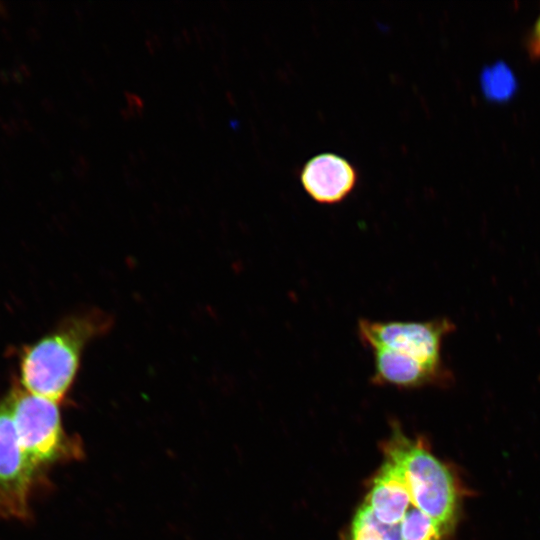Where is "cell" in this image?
<instances>
[{
  "instance_id": "6da1fadb",
  "label": "cell",
  "mask_w": 540,
  "mask_h": 540,
  "mask_svg": "<svg viewBox=\"0 0 540 540\" xmlns=\"http://www.w3.org/2000/svg\"><path fill=\"white\" fill-rule=\"evenodd\" d=\"M113 325L107 312L91 308L67 316L20 354L21 387L56 403L63 401L76 379L85 347Z\"/></svg>"
},
{
  "instance_id": "7a4b0ae2",
  "label": "cell",
  "mask_w": 540,
  "mask_h": 540,
  "mask_svg": "<svg viewBox=\"0 0 540 540\" xmlns=\"http://www.w3.org/2000/svg\"><path fill=\"white\" fill-rule=\"evenodd\" d=\"M385 454L400 466L412 504L445 533L451 531L457 518L458 493L448 467L397 426L385 446Z\"/></svg>"
},
{
  "instance_id": "3957f363",
  "label": "cell",
  "mask_w": 540,
  "mask_h": 540,
  "mask_svg": "<svg viewBox=\"0 0 540 540\" xmlns=\"http://www.w3.org/2000/svg\"><path fill=\"white\" fill-rule=\"evenodd\" d=\"M6 397L20 444L40 474L46 467L76 456L75 441L63 428L59 403L18 385Z\"/></svg>"
},
{
  "instance_id": "277c9868",
  "label": "cell",
  "mask_w": 540,
  "mask_h": 540,
  "mask_svg": "<svg viewBox=\"0 0 540 540\" xmlns=\"http://www.w3.org/2000/svg\"><path fill=\"white\" fill-rule=\"evenodd\" d=\"M454 329L447 318L426 321L361 318L357 322L358 338L369 351L386 349L434 367H445L441 347Z\"/></svg>"
},
{
  "instance_id": "5b68a950",
  "label": "cell",
  "mask_w": 540,
  "mask_h": 540,
  "mask_svg": "<svg viewBox=\"0 0 540 540\" xmlns=\"http://www.w3.org/2000/svg\"><path fill=\"white\" fill-rule=\"evenodd\" d=\"M40 473L26 456L5 397L0 401V517L27 520Z\"/></svg>"
},
{
  "instance_id": "8992f818",
  "label": "cell",
  "mask_w": 540,
  "mask_h": 540,
  "mask_svg": "<svg viewBox=\"0 0 540 540\" xmlns=\"http://www.w3.org/2000/svg\"><path fill=\"white\" fill-rule=\"evenodd\" d=\"M358 174L346 158L320 153L310 158L300 172L301 184L311 199L320 204H336L355 189Z\"/></svg>"
},
{
  "instance_id": "52a82bcc",
  "label": "cell",
  "mask_w": 540,
  "mask_h": 540,
  "mask_svg": "<svg viewBox=\"0 0 540 540\" xmlns=\"http://www.w3.org/2000/svg\"><path fill=\"white\" fill-rule=\"evenodd\" d=\"M370 352L373 359L370 382L374 385L417 389L445 385L451 380V373L446 367H433L386 349H373Z\"/></svg>"
},
{
  "instance_id": "ba28073f",
  "label": "cell",
  "mask_w": 540,
  "mask_h": 540,
  "mask_svg": "<svg viewBox=\"0 0 540 540\" xmlns=\"http://www.w3.org/2000/svg\"><path fill=\"white\" fill-rule=\"evenodd\" d=\"M364 503L378 520L390 525H399L413 505L402 470L390 457H385V462L373 478Z\"/></svg>"
},
{
  "instance_id": "9c48e42d",
  "label": "cell",
  "mask_w": 540,
  "mask_h": 540,
  "mask_svg": "<svg viewBox=\"0 0 540 540\" xmlns=\"http://www.w3.org/2000/svg\"><path fill=\"white\" fill-rule=\"evenodd\" d=\"M346 540H402L400 524L381 522L363 503L356 511Z\"/></svg>"
},
{
  "instance_id": "30bf717a",
  "label": "cell",
  "mask_w": 540,
  "mask_h": 540,
  "mask_svg": "<svg viewBox=\"0 0 540 540\" xmlns=\"http://www.w3.org/2000/svg\"><path fill=\"white\" fill-rule=\"evenodd\" d=\"M402 540H442L444 530L428 515L411 505L400 523Z\"/></svg>"
},
{
  "instance_id": "8fae6325",
  "label": "cell",
  "mask_w": 540,
  "mask_h": 540,
  "mask_svg": "<svg viewBox=\"0 0 540 540\" xmlns=\"http://www.w3.org/2000/svg\"><path fill=\"white\" fill-rule=\"evenodd\" d=\"M528 48L533 56L540 55V15L532 29L531 36L528 41Z\"/></svg>"
},
{
  "instance_id": "7c38bea8",
  "label": "cell",
  "mask_w": 540,
  "mask_h": 540,
  "mask_svg": "<svg viewBox=\"0 0 540 540\" xmlns=\"http://www.w3.org/2000/svg\"><path fill=\"white\" fill-rule=\"evenodd\" d=\"M124 95L128 103V107H136L143 109L144 102L140 96L128 91H125Z\"/></svg>"
},
{
  "instance_id": "4fadbf2b",
  "label": "cell",
  "mask_w": 540,
  "mask_h": 540,
  "mask_svg": "<svg viewBox=\"0 0 540 540\" xmlns=\"http://www.w3.org/2000/svg\"><path fill=\"white\" fill-rule=\"evenodd\" d=\"M128 159L134 166L139 164V158L134 152H131V151L128 152Z\"/></svg>"
},
{
  "instance_id": "5bb4252c",
  "label": "cell",
  "mask_w": 540,
  "mask_h": 540,
  "mask_svg": "<svg viewBox=\"0 0 540 540\" xmlns=\"http://www.w3.org/2000/svg\"><path fill=\"white\" fill-rule=\"evenodd\" d=\"M173 44L175 45V47L177 48H182L183 47V38L180 37L179 35H175L173 37Z\"/></svg>"
},
{
  "instance_id": "9a60e30c",
  "label": "cell",
  "mask_w": 540,
  "mask_h": 540,
  "mask_svg": "<svg viewBox=\"0 0 540 540\" xmlns=\"http://www.w3.org/2000/svg\"><path fill=\"white\" fill-rule=\"evenodd\" d=\"M120 113L124 117V119H130V118L134 117L133 113L131 112V110L129 108L121 109Z\"/></svg>"
},
{
  "instance_id": "2e32d148",
  "label": "cell",
  "mask_w": 540,
  "mask_h": 540,
  "mask_svg": "<svg viewBox=\"0 0 540 540\" xmlns=\"http://www.w3.org/2000/svg\"><path fill=\"white\" fill-rule=\"evenodd\" d=\"M181 34L183 36V40H185L187 43H190L191 35H190L189 31L184 28V29H182Z\"/></svg>"
},
{
  "instance_id": "e0dca14e",
  "label": "cell",
  "mask_w": 540,
  "mask_h": 540,
  "mask_svg": "<svg viewBox=\"0 0 540 540\" xmlns=\"http://www.w3.org/2000/svg\"><path fill=\"white\" fill-rule=\"evenodd\" d=\"M137 152H138V156L140 157V160L146 161V159H147L146 152L141 148H138Z\"/></svg>"
},
{
  "instance_id": "ac0fdd59",
  "label": "cell",
  "mask_w": 540,
  "mask_h": 540,
  "mask_svg": "<svg viewBox=\"0 0 540 540\" xmlns=\"http://www.w3.org/2000/svg\"><path fill=\"white\" fill-rule=\"evenodd\" d=\"M213 70H214V72L220 77V75H221V69H220V66L217 65V64H214V65H213Z\"/></svg>"
},
{
  "instance_id": "d6986e66",
  "label": "cell",
  "mask_w": 540,
  "mask_h": 540,
  "mask_svg": "<svg viewBox=\"0 0 540 540\" xmlns=\"http://www.w3.org/2000/svg\"><path fill=\"white\" fill-rule=\"evenodd\" d=\"M199 87L201 88L202 92H205V93H206V91H207V89H206V84H205L203 81H201V82L199 83Z\"/></svg>"
},
{
  "instance_id": "ffe728a7",
  "label": "cell",
  "mask_w": 540,
  "mask_h": 540,
  "mask_svg": "<svg viewBox=\"0 0 540 540\" xmlns=\"http://www.w3.org/2000/svg\"><path fill=\"white\" fill-rule=\"evenodd\" d=\"M152 89H153V91H154L155 93H156V92H157V93L160 92V87H159L157 84H156V85L153 84V85H152Z\"/></svg>"
},
{
  "instance_id": "44dd1931",
  "label": "cell",
  "mask_w": 540,
  "mask_h": 540,
  "mask_svg": "<svg viewBox=\"0 0 540 540\" xmlns=\"http://www.w3.org/2000/svg\"><path fill=\"white\" fill-rule=\"evenodd\" d=\"M103 47H104V49H105L108 53H110L109 46H107V45L104 43V44H103Z\"/></svg>"
}]
</instances>
